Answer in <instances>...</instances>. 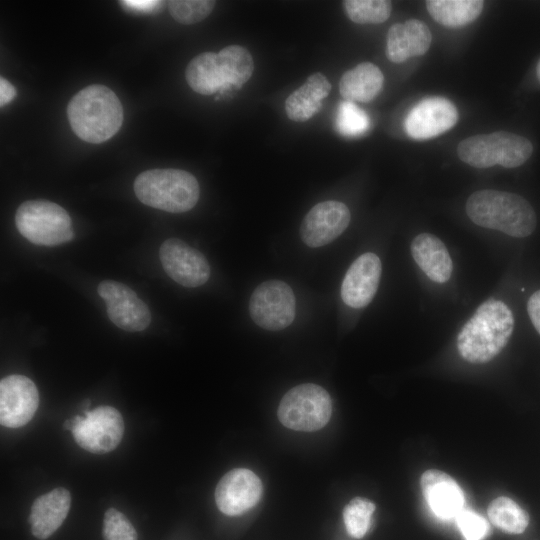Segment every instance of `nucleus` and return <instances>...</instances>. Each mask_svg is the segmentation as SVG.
<instances>
[{
	"instance_id": "obj_31",
	"label": "nucleus",
	"mask_w": 540,
	"mask_h": 540,
	"mask_svg": "<svg viewBox=\"0 0 540 540\" xmlns=\"http://www.w3.org/2000/svg\"><path fill=\"white\" fill-rule=\"evenodd\" d=\"M102 535L104 540H138L134 526L115 508H109L105 512Z\"/></svg>"
},
{
	"instance_id": "obj_27",
	"label": "nucleus",
	"mask_w": 540,
	"mask_h": 540,
	"mask_svg": "<svg viewBox=\"0 0 540 540\" xmlns=\"http://www.w3.org/2000/svg\"><path fill=\"white\" fill-rule=\"evenodd\" d=\"M345 13L357 24H380L391 15L392 4L386 0H346Z\"/></svg>"
},
{
	"instance_id": "obj_16",
	"label": "nucleus",
	"mask_w": 540,
	"mask_h": 540,
	"mask_svg": "<svg viewBox=\"0 0 540 540\" xmlns=\"http://www.w3.org/2000/svg\"><path fill=\"white\" fill-rule=\"evenodd\" d=\"M382 273L379 257L371 252L360 255L347 270L341 285V298L349 307L359 309L374 298Z\"/></svg>"
},
{
	"instance_id": "obj_28",
	"label": "nucleus",
	"mask_w": 540,
	"mask_h": 540,
	"mask_svg": "<svg viewBox=\"0 0 540 540\" xmlns=\"http://www.w3.org/2000/svg\"><path fill=\"white\" fill-rule=\"evenodd\" d=\"M375 504L363 497L353 498L343 510V520L348 534L362 538L369 530Z\"/></svg>"
},
{
	"instance_id": "obj_36",
	"label": "nucleus",
	"mask_w": 540,
	"mask_h": 540,
	"mask_svg": "<svg viewBox=\"0 0 540 540\" xmlns=\"http://www.w3.org/2000/svg\"><path fill=\"white\" fill-rule=\"evenodd\" d=\"M536 74H537V78L538 80L540 81V60L537 64V67H536Z\"/></svg>"
},
{
	"instance_id": "obj_20",
	"label": "nucleus",
	"mask_w": 540,
	"mask_h": 540,
	"mask_svg": "<svg viewBox=\"0 0 540 540\" xmlns=\"http://www.w3.org/2000/svg\"><path fill=\"white\" fill-rule=\"evenodd\" d=\"M411 254L420 269L434 282L445 283L452 274L453 264L444 243L435 235L422 233L411 244Z\"/></svg>"
},
{
	"instance_id": "obj_11",
	"label": "nucleus",
	"mask_w": 540,
	"mask_h": 540,
	"mask_svg": "<svg viewBox=\"0 0 540 540\" xmlns=\"http://www.w3.org/2000/svg\"><path fill=\"white\" fill-rule=\"evenodd\" d=\"M98 294L107 305L109 319L120 329L136 332L149 326L151 314L147 305L127 285L104 280L98 285Z\"/></svg>"
},
{
	"instance_id": "obj_10",
	"label": "nucleus",
	"mask_w": 540,
	"mask_h": 540,
	"mask_svg": "<svg viewBox=\"0 0 540 540\" xmlns=\"http://www.w3.org/2000/svg\"><path fill=\"white\" fill-rule=\"evenodd\" d=\"M159 258L167 275L184 287H199L210 277L205 256L178 238H169L162 243Z\"/></svg>"
},
{
	"instance_id": "obj_25",
	"label": "nucleus",
	"mask_w": 540,
	"mask_h": 540,
	"mask_svg": "<svg viewBox=\"0 0 540 540\" xmlns=\"http://www.w3.org/2000/svg\"><path fill=\"white\" fill-rule=\"evenodd\" d=\"M217 55L228 89H239L248 82L254 71L253 57L248 49L237 44L228 45Z\"/></svg>"
},
{
	"instance_id": "obj_1",
	"label": "nucleus",
	"mask_w": 540,
	"mask_h": 540,
	"mask_svg": "<svg viewBox=\"0 0 540 540\" xmlns=\"http://www.w3.org/2000/svg\"><path fill=\"white\" fill-rule=\"evenodd\" d=\"M513 328L511 309L500 300L489 299L460 330L457 337L459 354L470 363L489 362L505 348Z\"/></svg>"
},
{
	"instance_id": "obj_8",
	"label": "nucleus",
	"mask_w": 540,
	"mask_h": 540,
	"mask_svg": "<svg viewBox=\"0 0 540 540\" xmlns=\"http://www.w3.org/2000/svg\"><path fill=\"white\" fill-rule=\"evenodd\" d=\"M63 428L72 432L75 442L94 454L114 450L122 440L124 421L112 406H99L64 421Z\"/></svg>"
},
{
	"instance_id": "obj_19",
	"label": "nucleus",
	"mask_w": 540,
	"mask_h": 540,
	"mask_svg": "<svg viewBox=\"0 0 540 540\" xmlns=\"http://www.w3.org/2000/svg\"><path fill=\"white\" fill-rule=\"evenodd\" d=\"M70 505V492L63 487L39 496L28 518L32 534L40 540L49 538L66 519Z\"/></svg>"
},
{
	"instance_id": "obj_35",
	"label": "nucleus",
	"mask_w": 540,
	"mask_h": 540,
	"mask_svg": "<svg viewBox=\"0 0 540 540\" xmlns=\"http://www.w3.org/2000/svg\"><path fill=\"white\" fill-rule=\"evenodd\" d=\"M126 7L135 9L137 11H151L157 6H160L161 1H147V0H125L122 1Z\"/></svg>"
},
{
	"instance_id": "obj_23",
	"label": "nucleus",
	"mask_w": 540,
	"mask_h": 540,
	"mask_svg": "<svg viewBox=\"0 0 540 540\" xmlns=\"http://www.w3.org/2000/svg\"><path fill=\"white\" fill-rule=\"evenodd\" d=\"M185 78L190 88L201 95H212L227 89L217 53L203 52L187 65Z\"/></svg>"
},
{
	"instance_id": "obj_18",
	"label": "nucleus",
	"mask_w": 540,
	"mask_h": 540,
	"mask_svg": "<svg viewBox=\"0 0 540 540\" xmlns=\"http://www.w3.org/2000/svg\"><path fill=\"white\" fill-rule=\"evenodd\" d=\"M432 41L428 26L418 19L392 25L386 38V56L393 63L424 55Z\"/></svg>"
},
{
	"instance_id": "obj_26",
	"label": "nucleus",
	"mask_w": 540,
	"mask_h": 540,
	"mask_svg": "<svg viewBox=\"0 0 540 540\" xmlns=\"http://www.w3.org/2000/svg\"><path fill=\"white\" fill-rule=\"evenodd\" d=\"M490 521L500 530L510 534H521L529 524L528 514L512 499L501 496L488 507Z\"/></svg>"
},
{
	"instance_id": "obj_33",
	"label": "nucleus",
	"mask_w": 540,
	"mask_h": 540,
	"mask_svg": "<svg viewBox=\"0 0 540 540\" xmlns=\"http://www.w3.org/2000/svg\"><path fill=\"white\" fill-rule=\"evenodd\" d=\"M527 310L533 326L540 334V290L530 296Z\"/></svg>"
},
{
	"instance_id": "obj_6",
	"label": "nucleus",
	"mask_w": 540,
	"mask_h": 540,
	"mask_svg": "<svg viewBox=\"0 0 540 540\" xmlns=\"http://www.w3.org/2000/svg\"><path fill=\"white\" fill-rule=\"evenodd\" d=\"M15 224L23 237L40 246L59 245L74 237L67 211L47 200L23 202L16 211Z\"/></svg>"
},
{
	"instance_id": "obj_3",
	"label": "nucleus",
	"mask_w": 540,
	"mask_h": 540,
	"mask_svg": "<svg viewBox=\"0 0 540 540\" xmlns=\"http://www.w3.org/2000/svg\"><path fill=\"white\" fill-rule=\"evenodd\" d=\"M466 213L478 226L501 231L512 237L529 236L536 227V214L522 196L493 189L470 195Z\"/></svg>"
},
{
	"instance_id": "obj_34",
	"label": "nucleus",
	"mask_w": 540,
	"mask_h": 540,
	"mask_svg": "<svg viewBox=\"0 0 540 540\" xmlns=\"http://www.w3.org/2000/svg\"><path fill=\"white\" fill-rule=\"evenodd\" d=\"M16 95L15 87L4 77L0 78V105L3 107Z\"/></svg>"
},
{
	"instance_id": "obj_15",
	"label": "nucleus",
	"mask_w": 540,
	"mask_h": 540,
	"mask_svg": "<svg viewBox=\"0 0 540 540\" xmlns=\"http://www.w3.org/2000/svg\"><path fill=\"white\" fill-rule=\"evenodd\" d=\"M458 120L456 106L443 97L418 102L405 119V130L415 140H427L451 129Z\"/></svg>"
},
{
	"instance_id": "obj_7",
	"label": "nucleus",
	"mask_w": 540,
	"mask_h": 540,
	"mask_svg": "<svg viewBox=\"0 0 540 540\" xmlns=\"http://www.w3.org/2000/svg\"><path fill=\"white\" fill-rule=\"evenodd\" d=\"M332 401L319 385L305 383L290 389L281 399L277 415L287 428L296 431H316L330 420Z\"/></svg>"
},
{
	"instance_id": "obj_12",
	"label": "nucleus",
	"mask_w": 540,
	"mask_h": 540,
	"mask_svg": "<svg viewBox=\"0 0 540 540\" xmlns=\"http://www.w3.org/2000/svg\"><path fill=\"white\" fill-rule=\"evenodd\" d=\"M39 393L26 376L13 374L0 381V423L8 428L26 425L35 415Z\"/></svg>"
},
{
	"instance_id": "obj_29",
	"label": "nucleus",
	"mask_w": 540,
	"mask_h": 540,
	"mask_svg": "<svg viewBox=\"0 0 540 540\" xmlns=\"http://www.w3.org/2000/svg\"><path fill=\"white\" fill-rule=\"evenodd\" d=\"M215 4L211 0H171L168 1V9L177 22L191 25L207 18Z\"/></svg>"
},
{
	"instance_id": "obj_21",
	"label": "nucleus",
	"mask_w": 540,
	"mask_h": 540,
	"mask_svg": "<svg viewBox=\"0 0 540 540\" xmlns=\"http://www.w3.org/2000/svg\"><path fill=\"white\" fill-rule=\"evenodd\" d=\"M331 83L327 77L316 72L294 90L285 101V112L294 122H305L312 118L322 106V101L331 91Z\"/></svg>"
},
{
	"instance_id": "obj_9",
	"label": "nucleus",
	"mask_w": 540,
	"mask_h": 540,
	"mask_svg": "<svg viewBox=\"0 0 540 540\" xmlns=\"http://www.w3.org/2000/svg\"><path fill=\"white\" fill-rule=\"evenodd\" d=\"M252 320L261 328L278 331L288 327L295 317V296L291 287L280 280L261 283L249 301Z\"/></svg>"
},
{
	"instance_id": "obj_30",
	"label": "nucleus",
	"mask_w": 540,
	"mask_h": 540,
	"mask_svg": "<svg viewBox=\"0 0 540 540\" xmlns=\"http://www.w3.org/2000/svg\"><path fill=\"white\" fill-rule=\"evenodd\" d=\"M336 125L342 135L356 137L368 130L370 120L366 112L353 102L343 101L338 108Z\"/></svg>"
},
{
	"instance_id": "obj_22",
	"label": "nucleus",
	"mask_w": 540,
	"mask_h": 540,
	"mask_svg": "<svg viewBox=\"0 0 540 540\" xmlns=\"http://www.w3.org/2000/svg\"><path fill=\"white\" fill-rule=\"evenodd\" d=\"M384 76L378 66L362 62L347 70L340 79L341 96L350 102H369L382 90Z\"/></svg>"
},
{
	"instance_id": "obj_32",
	"label": "nucleus",
	"mask_w": 540,
	"mask_h": 540,
	"mask_svg": "<svg viewBox=\"0 0 540 540\" xmlns=\"http://www.w3.org/2000/svg\"><path fill=\"white\" fill-rule=\"evenodd\" d=\"M457 525L465 540H482L489 531L487 521L471 510H462L456 517Z\"/></svg>"
},
{
	"instance_id": "obj_24",
	"label": "nucleus",
	"mask_w": 540,
	"mask_h": 540,
	"mask_svg": "<svg viewBox=\"0 0 540 540\" xmlns=\"http://www.w3.org/2000/svg\"><path fill=\"white\" fill-rule=\"evenodd\" d=\"M425 3L431 17L446 27H461L473 22L484 7L481 0H428Z\"/></svg>"
},
{
	"instance_id": "obj_5",
	"label": "nucleus",
	"mask_w": 540,
	"mask_h": 540,
	"mask_svg": "<svg viewBox=\"0 0 540 540\" xmlns=\"http://www.w3.org/2000/svg\"><path fill=\"white\" fill-rule=\"evenodd\" d=\"M533 152L525 137L507 131L479 134L462 140L457 146L459 158L475 168L501 165L515 168L525 163Z\"/></svg>"
},
{
	"instance_id": "obj_2",
	"label": "nucleus",
	"mask_w": 540,
	"mask_h": 540,
	"mask_svg": "<svg viewBox=\"0 0 540 540\" xmlns=\"http://www.w3.org/2000/svg\"><path fill=\"white\" fill-rule=\"evenodd\" d=\"M73 132L83 141L102 143L113 137L123 123V107L107 86L92 84L76 93L67 106Z\"/></svg>"
},
{
	"instance_id": "obj_4",
	"label": "nucleus",
	"mask_w": 540,
	"mask_h": 540,
	"mask_svg": "<svg viewBox=\"0 0 540 540\" xmlns=\"http://www.w3.org/2000/svg\"><path fill=\"white\" fill-rule=\"evenodd\" d=\"M133 188L143 204L170 213L191 210L200 195L197 179L180 169L144 171L136 177Z\"/></svg>"
},
{
	"instance_id": "obj_17",
	"label": "nucleus",
	"mask_w": 540,
	"mask_h": 540,
	"mask_svg": "<svg viewBox=\"0 0 540 540\" xmlns=\"http://www.w3.org/2000/svg\"><path fill=\"white\" fill-rule=\"evenodd\" d=\"M420 486L429 507L441 519L456 518L464 509V493L449 474L427 470L421 475Z\"/></svg>"
},
{
	"instance_id": "obj_14",
	"label": "nucleus",
	"mask_w": 540,
	"mask_h": 540,
	"mask_svg": "<svg viewBox=\"0 0 540 540\" xmlns=\"http://www.w3.org/2000/svg\"><path fill=\"white\" fill-rule=\"evenodd\" d=\"M350 219V211L344 203L320 202L305 215L300 226L301 239L312 248L324 246L345 231Z\"/></svg>"
},
{
	"instance_id": "obj_13",
	"label": "nucleus",
	"mask_w": 540,
	"mask_h": 540,
	"mask_svg": "<svg viewBox=\"0 0 540 540\" xmlns=\"http://www.w3.org/2000/svg\"><path fill=\"white\" fill-rule=\"evenodd\" d=\"M262 490V483L253 471L245 468L232 469L216 486V505L225 515L238 516L257 505Z\"/></svg>"
}]
</instances>
